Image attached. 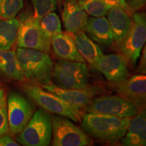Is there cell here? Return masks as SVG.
Wrapping results in <instances>:
<instances>
[{
  "mask_svg": "<svg viewBox=\"0 0 146 146\" xmlns=\"http://www.w3.org/2000/svg\"><path fill=\"white\" fill-rule=\"evenodd\" d=\"M58 1H59V2H60V1H61V0H58Z\"/></svg>",
  "mask_w": 146,
  "mask_h": 146,
  "instance_id": "32",
  "label": "cell"
},
{
  "mask_svg": "<svg viewBox=\"0 0 146 146\" xmlns=\"http://www.w3.org/2000/svg\"><path fill=\"white\" fill-rule=\"evenodd\" d=\"M19 20L0 18V50H10L16 42Z\"/></svg>",
  "mask_w": 146,
  "mask_h": 146,
  "instance_id": "21",
  "label": "cell"
},
{
  "mask_svg": "<svg viewBox=\"0 0 146 146\" xmlns=\"http://www.w3.org/2000/svg\"><path fill=\"white\" fill-rule=\"evenodd\" d=\"M107 15L112 30L113 40L118 45L129 31L131 18L127 11L118 7L110 8Z\"/></svg>",
  "mask_w": 146,
  "mask_h": 146,
  "instance_id": "18",
  "label": "cell"
},
{
  "mask_svg": "<svg viewBox=\"0 0 146 146\" xmlns=\"http://www.w3.org/2000/svg\"><path fill=\"white\" fill-rule=\"evenodd\" d=\"M18 144L12 137L5 134L0 137V146H19Z\"/></svg>",
  "mask_w": 146,
  "mask_h": 146,
  "instance_id": "30",
  "label": "cell"
},
{
  "mask_svg": "<svg viewBox=\"0 0 146 146\" xmlns=\"http://www.w3.org/2000/svg\"><path fill=\"white\" fill-rule=\"evenodd\" d=\"M137 72L140 74H146V43L144 45L141 59L137 68Z\"/></svg>",
  "mask_w": 146,
  "mask_h": 146,
  "instance_id": "29",
  "label": "cell"
},
{
  "mask_svg": "<svg viewBox=\"0 0 146 146\" xmlns=\"http://www.w3.org/2000/svg\"><path fill=\"white\" fill-rule=\"evenodd\" d=\"M82 117L84 131L97 139L108 143H115L123 138L131 119L96 112H87Z\"/></svg>",
  "mask_w": 146,
  "mask_h": 146,
  "instance_id": "1",
  "label": "cell"
},
{
  "mask_svg": "<svg viewBox=\"0 0 146 146\" xmlns=\"http://www.w3.org/2000/svg\"><path fill=\"white\" fill-rule=\"evenodd\" d=\"M9 131V124L7 114V107L5 103L0 106V137L8 134Z\"/></svg>",
  "mask_w": 146,
  "mask_h": 146,
  "instance_id": "26",
  "label": "cell"
},
{
  "mask_svg": "<svg viewBox=\"0 0 146 146\" xmlns=\"http://www.w3.org/2000/svg\"><path fill=\"white\" fill-rule=\"evenodd\" d=\"M16 53L25 78L39 85L52 83L54 64L48 53L23 47Z\"/></svg>",
  "mask_w": 146,
  "mask_h": 146,
  "instance_id": "2",
  "label": "cell"
},
{
  "mask_svg": "<svg viewBox=\"0 0 146 146\" xmlns=\"http://www.w3.org/2000/svg\"><path fill=\"white\" fill-rule=\"evenodd\" d=\"M52 145L87 146L91 145L88 135L64 116H52Z\"/></svg>",
  "mask_w": 146,
  "mask_h": 146,
  "instance_id": "8",
  "label": "cell"
},
{
  "mask_svg": "<svg viewBox=\"0 0 146 146\" xmlns=\"http://www.w3.org/2000/svg\"><path fill=\"white\" fill-rule=\"evenodd\" d=\"M1 1H2V0H0V2H1Z\"/></svg>",
  "mask_w": 146,
  "mask_h": 146,
  "instance_id": "33",
  "label": "cell"
},
{
  "mask_svg": "<svg viewBox=\"0 0 146 146\" xmlns=\"http://www.w3.org/2000/svg\"><path fill=\"white\" fill-rule=\"evenodd\" d=\"M78 1L86 13L94 17L104 16L110 8L102 0H78Z\"/></svg>",
  "mask_w": 146,
  "mask_h": 146,
  "instance_id": "23",
  "label": "cell"
},
{
  "mask_svg": "<svg viewBox=\"0 0 146 146\" xmlns=\"http://www.w3.org/2000/svg\"><path fill=\"white\" fill-rule=\"evenodd\" d=\"M120 141L125 146H146V108L131 118L125 135Z\"/></svg>",
  "mask_w": 146,
  "mask_h": 146,
  "instance_id": "16",
  "label": "cell"
},
{
  "mask_svg": "<svg viewBox=\"0 0 146 146\" xmlns=\"http://www.w3.org/2000/svg\"><path fill=\"white\" fill-rule=\"evenodd\" d=\"M4 93V89L0 88V106L4 103H5V97Z\"/></svg>",
  "mask_w": 146,
  "mask_h": 146,
  "instance_id": "31",
  "label": "cell"
},
{
  "mask_svg": "<svg viewBox=\"0 0 146 146\" xmlns=\"http://www.w3.org/2000/svg\"><path fill=\"white\" fill-rule=\"evenodd\" d=\"M85 31L93 41L104 46H110L114 41L108 18L104 16L88 18Z\"/></svg>",
  "mask_w": 146,
  "mask_h": 146,
  "instance_id": "17",
  "label": "cell"
},
{
  "mask_svg": "<svg viewBox=\"0 0 146 146\" xmlns=\"http://www.w3.org/2000/svg\"><path fill=\"white\" fill-rule=\"evenodd\" d=\"M74 38L79 54L91 68H94L104 55L100 46L83 31L74 34Z\"/></svg>",
  "mask_w": 146,
  "mask_h": 146,
  "instance_id": "19",
  "label": "cell"
},
{
  "mask_svg": "<svg viewBox=\"0 0 146 146\" xmlns=\"http://www.w3.org/2000/svg\"><path fill=\"white\" fill-rule=\"evenodd\" d=\"M39 25L44 34L50 39L53 36L62 32L60 18L54 12L43 16L39 21Z\"/></svg>",
  "mask_w": 146,
  "mask_h": 146,
  "instance_id": "22",
  "label": "cell"
},
{
  "mask_svg": "<svg viewBox=\"0 0 146 146\" xmlns=\"http://www.w3.org/2000/svg\"><path fill=\"white\" fill-rule=\"evenodd\" d=\"M94 69L100 71L111 83H118L129 75L127 62L121 54L103 55Z\"/></svg>",
  "mask_w": 146,
  "mask_h": 146,
  "instance_id": "13",
  "label": "cell"
},
{
  "mask_svg": "<svg viewBox=\"0 0 146 146\" xmlns=\"http://www.w3.org/2000/svg\"><path fill=\"white\" fill-rule=\"evenodd\" d=\"M114 84V90L134 104L139 110L146 108V74H135Z\"/></svg>",
  "mask_w": 146,
  "mask_h": 146,
  "instance_id": "12",
  "label": "cell"
},
{
  "mask_svg": "<svg viewBox=\"0 0 146 146\" xmlns=\"http://www.w3.org/2000/svg\"><path fill=\"white\" fill-rule=\"evenodd\" d=\"M23 90L31 99L40 107L49 112L69 118L74 122L81 120V110L65 102L61 98L37 85L35 83H26L23 85Z\"/></svg>",
  "mask_w": 146,
  "mask_h": 146,
  "instance_id": "3",
  "label": "cell"
},
{
  "mask_svg": "<svg viewBox=\"0 0 146 146\" xmlns=\"http://www.w3.org/2000/svg\"><path fill=\"white\" fill-rule=\"evenodd\" d=\"M33 7V16L40 21L46 14L56 10L58 0H31Z\"/></svg>",
  "mask_w": 146,
  "mask_h": 146,
  "instance_id": "25",
  "label": "cell"
},
{
  "mask_svg": "<svg viewBox=\"0 0 146 146\" xmlns=\"http://www.w3.org/2000/svg\"><path fill=\"white\" fill-rule=\"evenodd\" d=\"M0 73L16 81H23L25 75L14 50H0Z\"/></svg>",
  "mask_w": 146,
  "mask_h": 146,
  "instance_id": "20",
  "label": "cell"
},
{
  "mask_svg": "<svg viewBox=\"0 0 146 146\" xmlns=\"http://www.w3.org/2000/svg\"><path fill=\"white\" fill-rule=\"evenodd\" d=\"M62 19L66 31L74 35L85 31L88 16L78 0H64Z\"/></svg>",
  "mask_w": 146,
  "mask_h": 146,
  "instance_id": "14",
  "label": "cell"
},
{
  "mask_svg": "<svg viewBox=\"0 0 146 146\" xmlns=\"http://www.w3.org/2000/svg\"><path fill=\"white\" fill-rule=\"evenodd\" d=\"M24 0H2L0 2V18H15L23 8Z\"/></svg>",
  "mask_w": 146,
  "mask_h": 146,
  "instance_id": "24",
  "label": "cell"
},
{
  "mask_svg": "<svg viewBox=\"0 0 146 146\" xmlns=\"http://www.w3.org/2000/svg\"><path fill=\"white\" fill-rule=\"evenodd\" d=\"M106 4L108 5L110 8L112 7H118V8H123L128 12H132L129 8V5H127L125 0H102Z\"/></svg>",
  "mask_w": 146,
  "mask_h": 146,
  "instance_id": "27",
  "label": "cell"
},
{
  "mask_svg": "<svg viewBox=\"0 0 146 146\" xmlns=\"http://www.w3.org/2000/svg\"><path fill=\"white\" fill-rule=\"evenodd\" d=\"M40 86L56 95L67 104L80 110L83 108H86L94 96L102 91L99 87L88 85L81 89L62 88L52 83L40 85Z\"/></svg>",
  "mask_w": 146,
  "mask_h": 146,
  "instance_id": "11",
  "label": "cell"
},
{
  "mask_svg": "<svg viewBox=\"0 0 146 146\" xmlns=\"http://www.w3.org/2000/svg\"><path fill=\"white\" fill-rule=\"evenodd\" d=\"M87 112L112 115L120 118H131L139 109L134 104L121 96H104L93 98L86 106Z\"/></svg>",
  "mask_w": 146,
  "mask_h": 146,
  "instance_id": "9",
  "label": "cell"
},
{
  "mask_svg": "<svg viewBox=\"0 0 146 146\" xmlns=\"http://www.w3.org/2000/svg\"><path fill=\"white\" fill-rule=\"evenodd\" d=\"M52 77L62 88L81 89L87 86L89 70L85 62L60 59L54 66Z\"/></svg>",
  "mask_w": 146,
  "mask_h": 146,
  "instance_id": "7",
  "label": "cell"
},
{
  "mask_svg": "<svg viewBox=\"0 0 146 146\" xmlns=\"http://www.w3.org/2000/svg\"><path fill=\"white\" fill-rule=\"evenodd\" d=\"M16 44L18 47L33 49L48 53L51 48V39L41 30L39 21L34 18L30 11L20 16Z\"/></svg>",
  "mask_w": 146,
  "mask_h": 146,
  "instance_id": "6",
  "label": "cell"
},
{
  "mask_svg": "<svg viewBox=\"0 0 146 146\" xmlns=\"http://www.w3.org/2000/svg\"><path fill=\"white\" fill-rule=\"evenodd\" d=\"M53 52L62 60L85 62L76 46L74 35L68 31L62 32L51 38Z\"/></svg>",
  "mask_w": 146,
  "mask_h": 146,
  "instance_id": "15",
  "label": "cell"
},
{
  "mask_svg": "<svg viewBox=\"0 0 146 146\" xmlns=\"http://www.w3.org/2000/svg\"><path fill=\"white\" fill-rule=\"evenodd\" d=\"M52 137V116L42 108L35 112L25 129L17 135L16 140L25 146H47Z\"/></svg>",
  "mask_w": 146,
  "mask_h": 146,
  "instance_id": "4",
  "label": "cell"
},
{
  "mask_svg": "<svg viewBox=\"0 0 146 146\" xmlns=\"http://www.w3.org/2000/svg\"><path fill=\"white\" fill-rule=\"evenodd\" d=\"M146 43V13L135 12L123 41L118 45L120 52L127 64L135 66Z\"/></svg>",
  "mask_w": 146,
  "mask_h": 146,
  "instance_id": "5",
  "label": "cell"
},
{
  "mask_svg": "<svg viewBox=\"0 0 146 146\" xmlns=\"http://www.w3.org/2000/svg\"><path fill=\"white\" fill-rule=\"evenodd\" d=\"M131 11L135 12L143 8L146 5V0H125Z\"/></svg>",
  "mask_w": 146,
  "mask_h": 146,
  "instance_id": "28",
  "label": "cell"
},
{
  "mask_svg": "<svg viewBox=\"0 0 146 146\" xmlns=\"http://www.w3.org/2000/svg\"><path fill=\"white\" fill-rule=\"evenodd\" d=\"M33 112L34 108L27 98L17 93H10L7 104L9 131L14 135L19 134L28 124Z\"/></svg>",
  "mask_w": 146,
  "mask_h": 146,
  "instance_id": "10",
  "label": "cell"
}]
</instances>
